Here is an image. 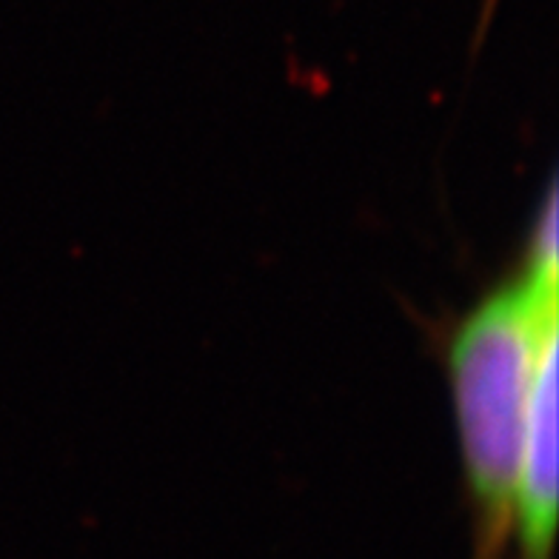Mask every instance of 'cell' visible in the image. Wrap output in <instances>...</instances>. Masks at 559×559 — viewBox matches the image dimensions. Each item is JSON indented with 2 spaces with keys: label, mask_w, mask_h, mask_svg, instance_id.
<instances>
[{
  "label": "cell",
  "mask_w": 559,
  "mask_h": 559,
  "mask_svg": "<svg viewBox=\"0 0 559 559\" xmlns=\"http://www.w3.org/2000/svg\"><path fill=\"white\" fill-rule=\"evenodd\" d=\"M557 189H548L523 265L460 320L449 383L472 506V559H502L511 537L531 397L559 340Z\"/></svg>",
  "instance_id": "obj_1"
},
{
  "label": "cell",
  "mask_w": 559,
  "mask_h": 559,
  "mask_svg": "<svg viewBox=\"0 0 559 559\" xmlns=\"http://www.w3.org/2000/svg\"><path fill=\"white\" fill-rule=\"evenodd\" d=\"M559 525V340L539 362L523 465L516 477L511 537L514 559H554Z\"/></svg>",
  "instance_id": "obj_2"
}]
</instances>
